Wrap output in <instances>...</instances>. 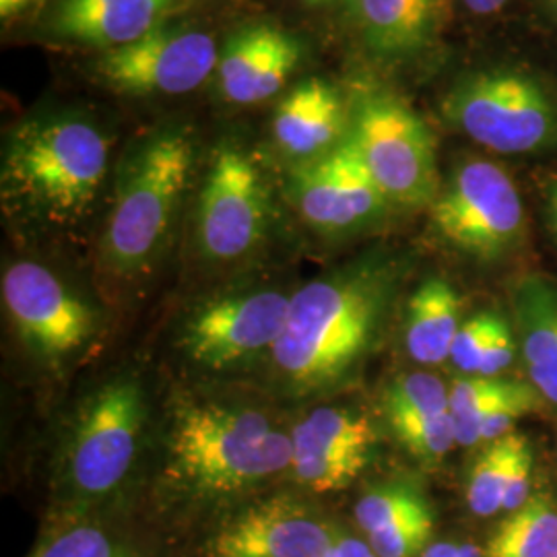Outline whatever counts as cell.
Listing matches in <instances>:
<instances>
[{"instance_id": "obj_4", "label": "cell", "mask_w": 557, "mask_h": 557, "mask_svg": "<svg viewBox=\"0 0 557 557\" xmlns=\"http://www.w3.org/2000/svg\"><path fill=\"white\" fill-rule=\"evenodd\" d=\"M197 147L184 126L153 131L131 151L101 236V260L119 275H139L168 244L190 186Z\"/></svg>"}, {"instance_id": "obj_9", "label": "cell", "mask_w": 557, "mask_h": 557, "mask_svg": "<svg viewBox=\"0 0 557 557\" xmlns=\"http://www.w3.org/2000/svg\"><path fill=\"white\" fill-rule=\"evenodd\" d=\"M269 190L255 160L223 143L202 182L197 236L207 259L227 262L250 255L267 234Z\"/></svg>"}, {"instance_id": "obj_26", "label": "cell", "mask_w": 557, "mask_h": 557, "mask_svg": "<svg viewBox=\"0 0 557 557\" xmlns=\"http://www.w3.org/2000/svg\"><path fill=\"white\" fill-rule=\"evenodd\" d=\"M34 557H139L98 524H73L44 541Z\"/></svg>"}, {"instance_id": "obj_32", "label": "cell", "mask_w": 557, "mask_h": 557, "mask_svg": "<svg viewBox=\"0 0 557 557\" xmlns=\"http://www.w3.org/2000/svg\"><path fill=\"white\" fill-rule=\"evenodd\" d=\"M515 349H517V345H515V338L510 335V329H508L506 322H502L492 341L487 343L483 356H481L478 376L498 379V374H502L512 363Z\"/></svg>"}, {"instance_id": "obj_18", "label": "cell", "mask_w": 557, "mask_h": 557, "mask_svg": "<svg viewBox=\"0 0 557 557\" xmlns=\"http://www.w3.org/2000/svg\"><path fill=\"white\" fill-rule=\"evenodd\" d=\"M349 133V119L337 89L324 79H308L278 103L273 139L289 160L306 163L335 151Z\"/></svg>"}, {"instance_id": "obj_10", "label": "cell", "mask_w": 557, "mask_h": 557, "mask_svg": "<svg viewBox=\"0 0 557 557\" xmlns=\"http://www.w3.org/2000/svg\"><path fill=\"white\" fill-rule=\"evenodd\" d=\"M143 418L139 386L131 380L110 382L87 400L66 460L69 481L81 496L100 498L126 479L139 448Z\"/></svg>"}, {"instance_id": "obj_28", "label": "cell", "mask_w": 557, "mask_h": 557, "mask_svg": "<svg viewBox=\"0 0 557 557\" xmlns=\"http://www.w3.org/2000/svg\"><path fill=\"white\" fill-rule=\"evenodd\" d=\"M432 533H434V512L432 508H428L380 533L368 535V543L379 557H419L430 545Z\"/></svg>"}, {"instance_id": "obj_37", "label": "cell", "mask_w": 557, "mask_h": 557, "mask_svg": "<svg viewBox=\"0 0 557 557\" xmlns=\"http://www.w3.org/2000/svg\"><path fill=\"white\" fill-rule=\"evenodd\" d=\"M310 7H337V4H345V2H354V0H301Z\"/></svg>"}, {"instance_id": "obj_36", "label": "cell", "mask_w": 557, "mask_h": 557, "mask_svg": "<svg viewBox=\"0 0 557 557\" xmlns=\"http://www.w3.org/2000/svg\"><path fill=\"white\" fill-rule=\"evenodd\" d=\"M465 7L475 13V15H492L498 13L499 9L508 2V0H462Z\"/></svg>"}, {"instance_id": "obj_23", "label": "cell", "mask_w": 557, "mask_h": 557, "mask_svg": "<svg viewBox=\"0 0 557 557\" xmlns=\"http://www.w3.org/2000/svg\"><path fill=\"white\" fill-rule=\"evenodd\" d=\"M512 448L515 434H508L485 444L475 458L471 475L467 479V504L475 517H494L504 510Z\"/></svg>"}, {"instance_id": "obj_20", "label": "cell", "mask_w": 557, "mask_h": 557, "mask_svg": "<svg viewBox=\"0 0 557 557\" xmlns=\"http://www.w3.org/2000/svg\"><path fill=\"white\" fill-rule=\"evenodd\" d=\"M368 46L384 57L419 52L438 21L436 0H354Z\"/></svg>"}, {"instance_id": "obj_8", "label": "cell", "mask_w": 557, "mask_h": 557, "mask_svg": "<svg viewBox=\"0 0 557 557\" xmlns=\"http://www.w3.org/2000/svg\"><path fill=\"white\" fill-rule=\"evenodd\" d=\"M440 236L479 259H498L522 236L524 207L512 178L492 161L469 160L432 202Z\"/></svg>"}, {"instance_id": "obj_13", "label": "cell", "mask_w": 557, "mask_h": 557, "mask_svg": "<svg viewBox=\"0 0 557 557\" xmlns=\"http://www.w3.org/2000/svg\"><path fill=\"white\" fill-rule=\"evenodd\" d=\"M292 200L301 220L322 234H343L376 220L388 200L345 139L319 160L292 174Z\"/></svg>"}, {"instance_id": "obj_2", "label": "cell", "mask_w": 557, "mask_h": 557, "mask_svg": "<svg viewBox=\"0 0 557 557\" xmlns=\"http://www.w3.org/2000/svg\"><path fill=\"white\" fill-rule=\"evenodd\" d=\"M382 312V281L368 269L314 278L289 301L283 335L271 349L278 374L298 391L343 379L370 349Z\"/></svg>"}, {"instance_id": "obj_30", "label": "cell", "mask_w": 557, "mask_h": 557, "mask_svg": "<svg viewBox=\"0 0 557 557\" xmlns=\"http://www.w3.org/2000/svg\"><path fill=\"white\" fill-rule=\"evenodd\" d=\"M502 322L504 320L494 312H481L475 319L467 320L460 326L450 351V359L460 372L469 376H478L481 356Z\"/></svg>"}, {"instance_id": "obj_1", "label": "cell", "mask_w": 557, "mask_h": 557, "mask_svg": "<svg viewBox=\"0 0 557 557\" xmlns=\"http://www.w3.org/2000/svg\"><path fill=\"white\" fill-rule=\"evenodd\" d=\"M112 140L81 114L25 120L7 143L2 202L11 213L50 227H73L100 197Z\"/></svg>"}, {"instance_id": "obj_39", "label": "cell", "mask_w": 557, "mask_h": 557, "mask_svg": "<svg viewBox=\"0 0 557 557\" xmlns=\"http://www.w3.org/2000/svg\"><path fill=\"white\" fill-rule=\"evenodd\" d=\"M554 4H556V9H557V0H554Z\"/></svg>"}, {"instance_id": "obj_5", "label": "cell", "mask_w": 557, "mask_h": 557, "mask_svg": "<svg viewBox=\"0 0 557 557\" xmlns=\"http://www.w3.org/2000/svg\"><path fill=\"white\" fill-rule=\"evenodd\" d=\"M444 114L479 145L506 156L557 143V108L537 81L517 71H485L455 85Z\"/></svg>"}, {"instance_id": "obj_25", "label": "cell", "mask_w": 557, "mask_h": 557, "mask_svg": "<svg viewBox=\"0 0 557 557\" xmlns=\"http://www.w3.org/2000/svg\"><path fill=\"white\" fill-rule=\"evenodd\" d=\"M450 391L432 374H405L393 382L384 405L391 423L450 413Z\"/></svg>"}, {"instance_id": "obj_34", "label": "cell", "mask_w": 557, "mask_h": 557, "mask_svg": "<svg viewBox=\"0 0 557 557\" xmlns=\"http://www.w3.org/2000/svg\"><path fill=\"white\" fill-rule=\"evenodd\" d=\"M419 557H485L478 545L473 543H453V541H438L430 543Z\"/></svg>"}, {"instance_id": "obj_21", "label": "cell", "mask_w": 557, "mask_h": 557, "mask_svg": "<svg viewBox=\"0 0 557 557\" xmlns=\"http://www.w3.org/2000/svg\"><path fill=\"white\" fill-rule=\"evenodd\" d=\"M460 298L444 278L425 281L411 296L407 310V351L423 366L450 359L460 331Z\"/></svg>"}, {"instance_id": "obj_6", "label": "cell", "mask_w": 557, "mask_h": 557, "mask_svg": "<svg viewBox=\"0 0 557 557\" xmlns=\"http://www.w3.org/2000/svg\"><path fill=\"white\" fill-rule=\"evenodd\" d=\"M347 140L388 205L416 209L438 197L436 140L403 101L391 96L363 98L349 120Z\"/></svg>"}, {"instance_id": "obj_17", "label": "cell", "mask_w": 557, "mask_h": 557, "mask_svg": "<svg viewBox=\"0 0 557 557\" xmlns=\"http://www.w3.org/2000/svg\"><path fill=\"white\" fill-rule=\"evenodd\" d=\"M301 44L275 23L238 29L221 50L215 81L221 98L236 106L271 100L294 75Z\"/></svg>"}, {"instance_id": "obj_22", "label": "cell", "mask_w": 557, "mask_h": 557, "mask_svg": "<svg viewBox=\"0 0 557 557\" xmlns=\"http://www.w3.org/2000/svg\"><path fill=\"white\" fill-rule=\"evenodd\" d=\"M483 556L557 557L556 506L547 496H531L499 524Z\"/></svg>"}, {"instance_id": "obj_33", "label": "cell", "mask_w": 557, "mask_h": 557, "mask_svg": "<svg viewBox=\"0 0 557 557\" xmlns=\"http://www.w3.org/2000/svg\"><path fill=\"white\" fill-rule=\"evenodd\" d=\"M326 557H379L374 554V549L370 547L368 541L363 539L347 535L343 531H337L335 541L331 545V552Z\"/></svg>"}, {"instance_id": "obj_24", "label": "cell", "mask_w": 557, "mask_h": 557, "mask_svg": "<svg viewBox=\"0 0 557 557\" xmlns=\"http://www.w3.org/2000/svg\"><path fill=\"white\" fill-rule=\"evenodd\" d=\"M428 508H432L430 502L416 485L393 481L366 492L356 506V518L368 537Z\"/></svg>"}, {"instance_id": "obj_31", "label": "cell", "mask_w": 557, "mask_h": 557, "mask_svg": "<svg viewBox=\"0 0 557 557\" xmlns=\"http://www.w3.org/2000/svg\"><path fill=\"white\" fill-rule=\"evenodd\" d=\"M533 446L527 436L515 434V448L508 469V487L504 498V510L515 512L531 499V481H533Z\"/></svg>"}, {"instance_id": "obj_35", "label": "cell", "mask_w": 557, "mask_h": 557, "mask_svg": "<svg viewBox=\"0 0 557 557\" xmlns=\"http://www.w3.org/2000/svg\"><path fill=\"white\" fill-rule=\"evenodd\" d=\"M50 0H0V17L11 21L21 17L25 13H32L34 9H40Z\"/></svg>"}, {"instance_id": "obj_15", "label": "cell", "mask_w": 557, "mask_h": 557, "mask_svg": "<svg viewBox=\"0 0 557 557\" xmlns=\"http://www.w3.org/2000/svg\"><path fill=\"white\" fill-rule=\"evenodd\" d=\"M374 442L370 419L358 411L319 407L292 432V471L310 492H341L363 473Z\"/></svg>"}, {"instance_id": "obj_27", "label": "cell", "mask_w": 557, "mask_h": 557, "mask_svg": "<svg viewBox=\"0 0 557 557\" xmlns=\"http://www.w3.org/2000/svg\"><path fill=\"white\" fill-rule=\"evenodd\" d=\"M393 430L400 444L423 462H440L457 442L453 416L395 421Z\"/></svg>"}, {"instance_id": "obj_19", "label": "cell", "mask_w": 557, "mask_h": 557, "mask_svg": "<svg viewBox=\"0 0 557 557\" xmlns=\"http://www.w3.org/2000/svg\"><path fill=\"white\" fill-rule=\"evenodd\" d=\"M529 376L543 397L557 405V287L527 278L515 296Z\"/></svg>"}, {"instance_id": "obj_12", "label": "cell", "mask_w": 557, "mask_h": 557, "mask_svg": "<svg viewBox=\"0 0 557 557\" xmlns=\"http://www.w3.org/2000/svg\"><path fill=\"white\" fill-rule=\"evenodd\" d=\"M292 296L248 292L213 299L188 320L182 345L202 368L223 370L264 349H273L285 331Z\"/></svg>"}, {"instance_id": "obj_38", "label": "cell", "mask_w": 557, "mask_h": 557, "mask_svg": "<svg viewBox=\"0 0 557 557\" xmlns=\"http://www.w3.org/2000/svg\"><path fill=\"white\" fill-rule=\"evenodd\" d=\"M549 213H552V221H554V227L557 232V184L556 188L552 190V199H549Z\"/></svg>"}, {"instance_id": "obj_3", "label": "cell", "mask_w": 557, "mask_h": 557, "mask_svg": "<svg viewBox=\"0 0 557 557\" xmlns=\"http://www.w3.org/2000/svg\"><path fill=\"white\" fill-rule=\"evenodd\" d=\"M292 469V434L250 407L202 403L180 409L170 475L200 496H227Z\"/></svg>"}, {"instance_id": "obj_29", "label": "cell", "mask_w": 557, "mask_h": 557, "mask_svg": "<svg viewBox=\"0 0 557 557\" xmlns=\"http://www.w3.org/2000/svg\"><path fill=\"white\" fill-rule=\"evenodd\" d=\"M539 397L535 388L524 382H517V386L499 400L498 405L479 421L478 446L492 444L512 434L518 419L533 413L537 409Z\"/></svg>"}, {"instance_id": "obj_11", "label": "cell", "mask_w": 557, "mask_h": 557, "mask_svg": "<svg viewBox=\"0 0 557 557\" xmlns=\"http://www.w3.org/2000/svg\"><path fill=\"white\" fill-rule=\"evenodd\" d=\"M2 299L23 343L41 359H64L94 335L89 306L40 262H13L2 275Z\"/></svg>"}, {"instance_id": "obj_14", "label": "cell", "mask_w": 557, "mask_h": 557, "mask_svg": "<svg viewBox=\"0 0 557 557\" xmlns=\"http://www.w3.org/2000/svg\"><path fill=\"white\" fill-rule=\"evenodd\" d=\"M337 527L310 504L275 496L244 508L209 541V557H326Z\"/></svg>"}, {"instance_id": "obj_7", "label": "cell", "mask_w": 557, "mask_h": 557, "mask_svg": "<svg viewBox=\"0 0 557 557\" xmlns=\"http://www.w3.org/2000/svg\"><path fill=\"white\" fill-rule=\"evenodd\" d=\"M220 54L207 29L170 21L139 40L100 52L91 69L122 96H182L215 77Z\"/></svg>"}, {"instance_id": "obj_16", "label": "cell", "mask_w": 557, "mask_h": 557, "mask_svg": "<svg viewBox=\"0 0 557 557\" xmlns=\"http://www.w3.org/2000/svg\"><path fill=\"white\" fill-rule=\"evenodd\" d=\"M190 0H50L41 32L52 40L114 50L174 21Z\"/></svg>"}]
</instances>
